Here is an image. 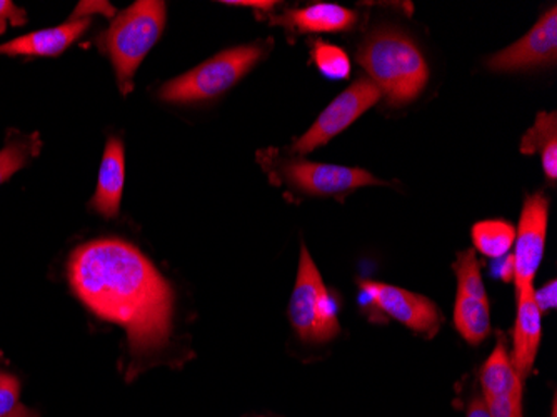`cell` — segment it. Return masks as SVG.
Returning a JSON list of instances; mask_svg holds the SVG:
<instances>
[{
	"label": "cell",
	"mask_w": 557,
	"mask_h": 417,
	"mask_svg": "<svg viewBox=\"0 0 557 417\" xmlns=\"http://www.w3.org/2000/svg\"><path fill=\"white\" fill-rule=\"evenodd\" d=\"M67 278L75 296L92 315L125 329L137 360L169 343L174 293L133 244L121 240L83 244L69 257Z\"/></svg>",
	"instance_id": "cell-1"
},
{
	"label": "cell",
	"mask_w": 557,
	"mask_h": 417,
	"mask_svg": "<svg viewBox=\"0 0 557 417\" xmlns=\"http://www.w3.org/2000/svg\"><path fill=\"white\" fill-rule=\"evenodd\" d=\"M358 62L393 106L414 100L429 79L421 50L397 30H375L359 49Z\"/></svg>",
	"instance_id": "cell-2"
},
{
	"label": "cell",
	"mask_w": 557,
	"mask_h": 417,
	"mask_svg": "<svg viewBox=\"0 0 557 417\" xmlns=\"http://www.w3.org/2000/svg\"><path fill=\"white\" fill-rule=\"evenodd\" d=\"M165 2L139 0L117 15L100 37L117 75L119 90L129 96L134 75L149 50L161 39L165 25Z\"/></svg>",
	"instance_id": "cell-3"
},
{
	"label": "cell",
	"mask_w": 557,
	"mask_h": 417,
	"mask_svg": "<svg viewBox=\"0 0 557 417\" xmlns=\"http://www.w3.org/2000/svg\"><path fill=\"white\" fill-rule=\"evenodd\" d=\"M264 52L265 47L261 44L224 50L199 68L169 81L162 86L159 97L174 103L214 99L236 86L261 61Z\"/></svg>",
	"instance_id": "cell-4"
},
{
	"label": "cell",
	"mask_w": 557,
	"mask_h": 417,
	"mask_svg": "<svg viewBox=\"0 0 557 417\" xmlns=\"http://www.w3.org/2000/svg\"><path fill=\"white\" fill-rule=\"evenodd\" d=\"M289 319L304 343L324 344L341 332L337 303L312 260L308 247H300L299 271L289 303Z\"/></svg>",
	"instance_id": "cell-5"
},
{
	"label": "cell",
	"mask_w": 557,
	"mask_h": 417,
	"mask_svg": "<svg viewBox=\"0 0 557 417\" xmlns=\"http://www.w3.org/2000/svg\"><path fill=\"white\" fill-rule=\"evenodd\" d=\"M383 94L372 81L359 79L329 103L308 133L294 144V150L309 154L324 146L358 121L366 111L381 100Z\"/></svg>",
	"instance_id": "cell-6"
},
{
	"label": "cell",
	"mask_w": 557,
	"mask_h": 417,
	"mask_svg": "<svg viewBox=\"0 0 557 417\" xmlns=\"http://www.w3.org/2000/svg\"><path fill=\"white\" fill-rule=\"evenodd\" d=\"M547 218L549 200L543 194L525 197L516 231L515 256L511 257L516 294L534 287V278L540 271L546 246Z\"/></svg>",
	"instance_id": "cell-7"
},
{
	"label": "cell",
	"mask_w": 557,
	"mask_h": 417,
	"mask_svg": "<svg viewBox=\"0 0 557 417\" xmlns=\"http://www.w3.org/2000/svg\"><path fill=\"white\" fill-rule=\"evenodd\" d=\"M278 171L283 172V177L294 189L311 196H337L359 187L384 184L364 169L346 165L286 161L278 165Z\"/></svg>",
	"instance_id": "cell-8"
},
{
	"label": "cell",
	"mask_w": 557,
	"mask_h": 417,
	"mask_svg": "<svg viewBox=\"0 0 557 417\" xmlns=\"http://www.w3.org/2000/svg\"><path fill=\"white\" fill-rule=\"evenodd\" d=\"M362 291L384 315L418 334L434 338L443 326V315L429 297L383 282H362Z\"/></svg>",
	"instance_id": "cell-9"
},
{
	"label": "cell",
	"mask_w": 557,
	"mask_h": 417,
	"mask_svg": "<svg viewBox=\"0 0 557 417\" xmlns=\"http://www.w3.org/2000/svg\"><path fill=\"white\" fill-rule=\"evenodd\" d=\"M557 59V9L553 8L529 30L521 40L487 59V69L493 72H516L537 65L556 64Z\"/></svg>",
	"instance_id": "cell-10"
},
{
	"label": "cell",
	"mask_w": 557,
	"mask_h": 417,
	"mask_svg": "<svg viewBox=\"0 0 557 417\" xmlns=\"http://www.w3.org/2000/svg\"><path fill=\"white\" fill-rule=\"evenodd\" d=\"M89 17H72L54 29L36 30L0 46V56H25V58H55L67 50L75 40L89 29Z\"/></svg>",
	"instance_id": "cell-11"
},
{
	"label": "cell",
	"mask_w": 557,
	"mask_h": 417,
	"mask_svg": "<svg viewBox=\"0 0 557 417\" xmlns=\"http://www.w3.org/2000/svg\"><path fill=\"white\" fill-rule=\"evenodd\" d=\"M543 312L534 299L533 290H525L518 294V316L515 324V347L511 359L519 378L524 381L536 363L540 351L541 334H543Z\"/></svg>",
	"instance_id": "cell-12"
},
{
	"label": "cell",
	"mask_w": 557,
	"mask_h": 417,
	"mask_svg": "<svg viewBox=\"0 0 557 417\" xmlns=\"http://www.w3.org/2000/svg\"><path fill=\"white\" fill-rule=\"evenodd\" d=\"M124 146L117 137H111L106 144L96 194L90 200V206L97 214L104 216L106 219L117 218L124 191Z\"/></svg>",
	"instance_id": "cell-13"
},
{
	"label": "cell",
	"mask_w": 557,
	"mask_h": 417,
	"mask_svg": "<svg viewBox=\"0 0 557 417\" xmlns=\"http://www.w3.org/2000/svg\"><path fill=\"white\" fill-rule=\"evenodd\" d=\"M358 21L356 12L337 4H314L294 9L278 19V24L287 25L297 33H343Z\"/></svg>",
	"instance_id": "cell-14"
},
{
	"label": "cell",
	"mask_w": 557,
	"mask_h": 417,
	"mask_svg": "<svg viewBox=\"0 0 557 417\" xmlns=\"http://www.w3.org/2000/svg\"><path fill=\"white\" fill-rule=\"evenodd\" d=\"M481 388H483V397L509 396V394H522L524 391V381L516 371L504 339H499L493 354L487 357L481 369Z\"/></svg>",
	"instance_id": "cell-15"
},
{
	"label": "cell",
	"mask_w": 557,
	"mask_h": 417,
	"mask_svg": "<svg viewBox=\"0 0 557 417\" xmlns=\"http://www.w3.org/2000/svg\"><path fill=\"white\" fill-rule=\"evenodd\" d=\"M454 326L459 334L472 346L484 343L491 334V309L487 294L462 293L458 291L454 304Z\"/></svg>",
	"instance_id": "cell-16"
},
{
	"label": "cell",
	"mask_w": 557,
	"mask_h": 417,
	"mask_svg": "<svg viewBox=\"0 0 557 417\" xmlns=\"http://www.w3.org/2000/svg\"><path fill=\"white\" fill-rule=\"evenodd\" d=\"M540 150L544 174L550 182L557 179V115L556 112H541L536 124L529 128L521 140L522 154Z\"/></svg>",
	"instance_id": "cell-17"
},
{
	"label": "cell",
	"mask_w": 557,
	"mask_h": 417,
	"mask_svg": "<svg viewBox=\"0 0 557 417\" xmlns=\"http://www.w3.org/2000/svg\"><path fill=\"white\" fill-rule=\"evenodd\" d=\"M516 229L509 222L481 221L472 228V243L475 249L490 259H500L515 246Z\"/></svg>",
	"instance_id": "cell-18"
},
{
	"label": "cell",
	"mask_w": 557,
	"mask_h": 417,
	"mask_svg": "<svg viewBox=\"0 0 557 417\" xmlns=\"http://www.w3.org/2000/svg\"><path fill=\"white\" fill-rule=\"evenodd\" d=\"M40 147H42V140L39 134H30V136L14 134V137H9L4 149L0 150V184H4L15 172L29 164L40 152Z\"/></svg>",
	"instance_id": "cell-19"
},
{
	"label": "cell",
	"mask_w": 557,
	"mask_h": 417,
	"mask_svg": "<svg viewBox=\"0 0 557 417\" xmlns=\"http://www.w3.org/2000/svg\"><path fill=\"white\" fill-rule=\"evenodd\" d=\"M315 65L319 71L333 81H344L350 74V61L341 47L333 44L318 42L312 50Z\"/></svg>",
	"instance_id": "cell-20"
},
{
	"label": "cell",
	"mask_w": 557,
	"mask_h": 417,
	"mask_svg": "<svg viewBox=\"0 0 557 417\" xmlns=\"http://www.w3.org/2000/svg\"><path fill=\"white\" fill-rule=\"evenodd\" d=\"M21 396V382L15 376L0 372V417L11 416L12 410L18 406Z\"/></svg>",
	"instance_id": "cell-21"
},
{
	"label": "cell",
	"mask_w": 557,
	"mask_h": 417,
	"mask_svg": "<svg viewBox=\"0 0 557 417\" xmlns=\"http://www.w3.org/2000/svg\"><path fill=\"white\" fill-rule=\"evenodd\" d=\"M491 417H522V394L483 397Z\"/></svg>",
	"instance_id": "cell-22"
},
{
	"label": "cell",
	"mask_w": 557,
	"mask_h": 417,
	"mask_svg": "<svg viewBox=\"0 0 557 417\" xmlns=\"http://www.w3.org/2000/svg\"><path fill=\"white\" fill-rule=\"evenodd\" d=\"M25 21H27L25 11H22L9 0H0V34H4L8 22L18 27V25H24Z\"/></svg>",
	"instance_id": "cell-23"
},
{
	"label": "cell",
	"mask_w": 557,
	"mask_h": 417,
	"mask_svg": "<svg viewBox=\"0 0 557 417\" xmlns=\"http://www.w3.org/2000/svg\"><path fill=\"white\" fill-rule=\"evenodd\" d=\"M466 417H491L483 396L474 397V400L469 403L468 414H466Z\"/></svg>",
	"instance_id": "cell-24"
},
{
	"label": "cell",
	"mask_w": 557,
	"mask_h": 417,
	"mask_svg": "<svg viewBox=\"0 0 557 417\" xmlns=\"http://www.w3.org/2000/svg\"><path fill=\"white\" fill-rule=\"evenodd\" d=\"M227 5H243V8H258L264 9V11H269V9L274 8L275 2H259V0H230V2H224Z\"/></svg>",
	"instance_id": "cell-25"
},
{
	"label": "cell",
	"mask_w": 557,
	"mask_h": 417,
	"mask_svg": "<svg viewBox=\"0 0 557 417\" xmlns=\"http://www.w3.org/2000/svg\"><path fill=\"white\" fill-rule=\"evenodd\" d=\"M9 417H40L39 413L34 409H29V407L21 406L18 404L17 407H15L14 410H12L11 416Z\"/></svg>",
	"instance_id": "cell-26"
}]
</instances>
